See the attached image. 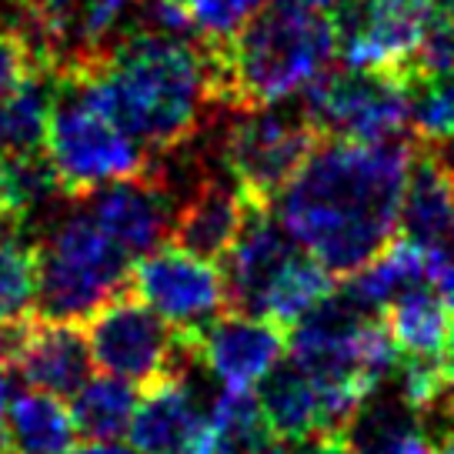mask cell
Here are the masks:
<instances>
[{
  "instance_id": "obj_13",
  "label": "cell",
  "mask_w": 454,
  "mask_h": 454,
  "mask_svg": "<svg viewBox=\"0 0 454 454\" xmlns=\"http://www.w3.org/2000/svg\"><path fill=\"white\" fill-rule=\"evenodd\" d=\"M198 334L200 368H207L224 387H254L287 355V327L257 314L224 311Z\"/></svg>"
},
{
  "instance_id": "obj_22",
  "label": "cell",
  "mask_w": 454,
  "mask_h": 454,
  "mask_svg": "<svg viewBox=\"0 0 454 454\" xmlns=\"http://www.w3.org/2000/svg\"><path fill=\"white\" fill-rule=\"evenodd\" d=\"M51 98L54 71L34 74L11 94H0V160L41 154Z\"/></svg>"
},
{
  "instance_id": "obj_6",
  "label": "cell",
  "mask_w": 454,
  "mask_h": 454,
  "mask_svg": "<svg viewBox=\"0 0 454 454\" xmlns=\"http://www.w3.org/2000/svg\"><path fill=\"white\" fill-rule=\"evenodd\" d=\"M84 338L104 374L144 391L168 378H187L200 364L198 334L168 325L130 287L87 314Z\"/></svg>"
},
{
  "instance_id": "obj_39",
  "label": "cell",
  "mask_w": 454,
  "mask_h": 454,
  "mask_svg": "<svg viewBox=\"0 0 454 454\" xmlns=\"http://www.w3.org/2000/svg\"><path fill=\"white\" fill-rule=\"evenodd\" d=\"M174 4H187V0H174Z\"/></svg>"
},
{
  "instance_id": "obj_25",
  "label": "cell",
  "mask_w": 454,
  "mask_h": 454,
  "mask_svg": "<svg viewBox=\"0 0 454 454\" xmlns=\"http://www.w3.org/2000/svg\"><path fill=\"white\" fill-rule=\"evenodd\" d=\"M408 130L418 144L454 154V71L408 77Z\"/></svg>"
},
{
  "instance_id": "obj_38",
  "label": "cell",
  "mask_w": 454,
  "mask_h": 454,
  "mask_svg": "<svg viewBox=\"0 0 454 454\" xmlns=\"http://www.w3.org/2000/svg\"><path fill=\"white\" fill-rule=\"evenodd\" d=\"M448 254L454 257V207H451V234H448Z\"/></svg>"
},
{
  "instance_id": "obj_16",
  "label": "cell",
  "mask_w": 454,
  "mask_h": 454,
  "mask_svg": "<svg viewBox=\"0 0 454 454\" xmlns=\"http://www.w3.org/2000/svg\"><path fill=\"white\" fill-rule=\"evenodd\" d=\"M90 348L84 338V321H60L47 314H30L24 348L14 361V374L34 391L54 397H74L90 378Z\"/></svg>"
},
{
  "instance_id": "obj_14",
  "label": "cell",
  "mask_w": 454,
  "mask_h": 454,
  "mask_svg": "<svg viewBox=\"0 0 454 454\" xmlns=\"http://www.w3.org/2000/svg\"><path fill=\"white\" fill-rule=\"evenodd\" d=\"M187 378L147 387L128 427L134 454H214V427Z\"/></svg>"
},
{
  "instance_id": "obj_1",
  "label": "cell",
  "mask_w": 454,
  "mask_h": 454,
  "mask_svg": "<svg viewBox=\"0 0 454 454\" xmlns=\"http://www.w3.org/2000/svg\"><path fill=\"white\" fill-rule=\"evenodd\" d=\"M414 137H321L274 200L287 234L334 278H351L397 234Z\"/></svg>"
},
{
  "instance_id": "obj_26",
  "label": "cell",
  "mask_w": 454,
  "mask_h": 454,
  "mask_svg": "<svg viewBox=\"0 0 454 454\" xmlns=\"http://www.w3.org/2000/svg\"><path fill=\"white\" fill-rule=\"evenodd\" d=\"M37 294V257L34 244L14 238L0 241V321L24 314Z\"/></svg>"
},
{
  "instance_id": "obj_19",
  "label": "cell",
  "mask_w": 454,
  "mask_h": 454,
  "mask_svg": "<svg viewBox=\"0 0 454 454\" xmlns=\"http://www.w3.org/2000/svg\"><path fill=\"white\" fill-rule=\"evenodd\" d=\"M257 401L274 438H331L321 387L291 355L264 374Z\"/></svg>"
},
{
  "instance_id": "obj_20",
  "label": "cell",
  "mask_w": 454,
  "mask_h": 454,
  "mask_svg": "<svg viewBox=\"0 0 454 454\" xmlns=\"http://www.w3.org/2000/svg\"><path fill=\"white\" fill-rule=\"evenodd\" d=\"M381 317L401 357H427V361L444 357L454 317L444 308L434 284H421V287L397 294L381 311Z\"/></svg>"
},
{
  "instance_id": "obj_17",
  "label": "cell",
  "mask_w": 454,
  "mask_h": 454,
  "mask_svg": "<svg viewBox=\"0 0 454 454\" xmlns=\"http://www.w3.org/2000/svg\"><path fill=\"white\" fill-rule=\"evenodd\" d=\"M451 207H454V157L414 141L408 187L401 198L397 214V234L421 244L427 251L448 254V234H451Z\"/></svg>"
},
{
  "instance_id": "obj_32",
  "label": "cell",
  "mask_w": 454,
  "mask_h": 454,
  "mask_svg": "<svg viewBox=\"0 0 454 454\" xmlns=\"http://www.w3.org/2000/svg\"><path fill=\"white\" fill-rule=\"evenodd\" d=\"M291 4H298L304 11H314V14H327L340 20L344 14H351L361 0H291Z\"/></svg>"
},
{
  "instance_id": "obj_27",
  "label": "cell",
  "mask_w": 454,
  "mask_h": 454,
  "mask_svg": "<svg viewBox=\"0 0 454 454\" xmlns=\"http://www.w3.org/2000/svg\"><path fill=\"white\" fill-rule=\"evenodd\" d=\"M268 0H187V17L194 24V34L207 43L234 41L264 7Z\"/></svg>"
},
{
  "instance_id": "obj_24",
  "label": "cell",
  "mask_w": 454,
  "mask_h": 454,
  "mask_svg": "<svg viewBox=\"0 0 454 454\" xmlns=\"http://www.w3.org/2000/svg\"><path fill=\"white\" fill-rule=\"evenodd\" d=\"M207 418L214 427V454H257L274 438L254 387H224L211 401Z\"/></svg>"
},
{
  "instance_id": "obj_37",
  "label": "cell",
  "mask_w": 454,
  "mask_h": 454,
  "mask_svg": "<svg viewBox=\"0 0 454 454\" xmlns=\"http://www.w3.org/2000/svg\"><path fill=\"white\" fill-rule=\"evenodd\" d=\"M395 454H438V451L431 448V441H427L425 434H418V438L404 441V444H401V448H397Z\"/></svg>"
},
{
  "instance_id": "obj_3",
  "label": "cell",
  "mask_w": 454,
  "mask_h": 454,
  "mask_svg": "<svg viewBox=\"0 0 454 454\" xmlns=\"http://www.w3.org/2000/svg\"><path fill=\"white\" fill-rule=\"evenodd\" d=\"M340 51L334 17L291 0H268L261 14L227 43H211L217 107L227 114L281 104L301 94Z\"/></svg>"
},
{
  "instance_id": "obj_35",
  "label": "cell",
  "mask_w": 454,
  "mask_h": 454,
  "mask_svg": "<svg viewBox=\"0 0 454 454\" xmlns=\"http://www.w3.org/2000/svg\"><path fill=\"white\" fill-rule=\"evenodd\" d=\"M7 401H11V371L0 364V438H7L4 434V418H7Z\"/></svg>"
},
{
  "instance_id": "obj_21",
  "label": "cell",
  "mask_w": 454,
  "mask_h": 454,
  "mask_svg": "<svg viewBox=\"0 0 454 454\" xmlns=\"http://www.w3.org/2000/svg\"><path fill=\"white\" fill-rule=\"evenodd\" d=\"M7 454H67L74 448L77 427L71 408L47 391H20L7 401L4 418Z\"/></svg>"
},
{
  "instance_id": "obj_11",
  "label": "cell",
  "mask_w": 454,
  "mask_h": 454,
  "mask_svg": "<svg viewBox=\"0 0 454 454\" xmlns=\"http://www.w3.org/2000/svg\"><path fill=\"white\" fill-rule=\"evenodd\" d=\"M87 200V217L111 238L130 261L164 247L170 238L174 211H177V191L151 168L141 177L114 181V184L94 191Z\"/></svg>"
},
{
  "instance_id": "obj_34",
  "label": "cell",
  "mask_w": 454,
  "mask_h": 454,
  "mask_svg": "<svg viewBox=\"0 0 454 454\" xmlns=\"http://www.w3.org/2000/svg\"><path fill=\"white\" fill-rule=\"evenodd\" d=\"M67 454H134V451L124 448V444H117V441H84V444L71 448Z\"/></svg>"
},
{
  "instance_id": "obj_12",
  "label": "cell",
  "mask_w": 454,
  "mask_h": 454,
  "mask_svg": "<svg viewBox=\"0 0 454 454\" xmlns=\"http://www.w3.org/2000/svg\"><path fill=\"white\" fill-rule=\"evenodd\" d=\"M301 251L304 247L287 234L274 207H251L221 268L227 284V311L261 317L270 287L281 281V274Z\"/></svg>"
},
{
  "instance_id": "obj_9",
  "label": "cell",
  "mask_w": 454,
  "mask_h": 454,
  "mask_svg": "<svg viewBox=\"0 0 454 454\" xmlns=\"http://www.w3.org/2000/svg\"><path fill=\"white\" fill-rule=\"evenodd\" d=\"M130 291L181 331H200L227 311V284L221 268L174 244L134 261Z\"/></svg>"
},
{
  "instance_id": "obj_7",
  "label": "cell",
  "mask_w": 454,
  "mask_h": 454,
  "mask_svg": "<svg viewBox=\"0 0 454 454\" xmlns=\"http://www.w3.org/2000/svg\"><path fill=\"white\" fill-rule=\"evenodd\" d=\"M321 141V130L301 107H251L238 111L221 137V168L251 207L274 200Z\"/></svg>"
},
{
  "instance_id": "obj_4",
  "label": "cell",
  "mask_w": 454,
  "mask_h": 454,
  "mask_svg": "<svg viewBox=\"0 0 454 454\" xmlns=\"http://www.w3.org/2000/svg\"><path fill=\"white\" fill-rule=\"evenodd\" d=\"M43 157L51 164L60 194L71 200H84L100 187L141 177L154 168V160L141 144L130 141L111 117H104L60 77H54V98L43 130Z\"/></svg>"
},
{
  "instance_id": "obj_33",
  "label": "cell",
  "mask_w": 454,
  "mask_h": 454,
  "mask_svg": "<svg viewBox=\"0 0 454 454\" xmlns=\"http://www.w3.org/2000/svg\"><path fill=\"white\" fill-rule=\"evenodd\" d=\"M434 291L441 294L444 308H448V311H451V317H454V257L451 254L441 261L438 274H434Z\"/></svg>"
},
{
  "instance_id": "obj_8",
  "label": "cell",
  "mask_w": 454,
  "mask_h": 454,
  "mask_svg": "<svg viewBox=\"0 0 454 454\" xmlns=\"http://www.w3.org/2000/svg\"><path fill=\"white\" fill-rule=\"evenodd\" d=\"M301 111L321 137L391 141L408 134V81L395 74L327 67L301 90Z\"/></svg>"
},
{
  "instance_id": "obj_18",
  "label": "cell",
  "mask_w": 454,
  "mask_h": 454,
  "mask_svg": "<svg viewBox=\"0 0 454 454\" xmlns=\"http://www.w3.org/2000/svg\"><path fill=\"white\" fill-rule=\"evenodd\" d=\"M444 257H448L444 251H427L421 244L397 234L381 254H374L364 268L355 270L340 284V291L361 308L381 314L397 294L421 287V284H434V274H438Z\"/></svg>"
},
{
  "instance_id": "obj_31",
  "label": "cell",
  "mask_w": 454,
  "mask_h": 454,
  "mask_svg": "<svg viewBox=\"0 0 454 454\" xmlns=\"http://www.w3.org/2000/svg\"><path fill=\"white\" fill-rule=\"evenodd\" d=\"M24 217L17 211V200L7 187V177H4V168H0V241H7V234L20 231Z\"/></svg>"
},
{
  "instance_id": "obj_28",
  "label": "cell",
  "mask_w": 454,
  "mask_h": 454,
  "mask_svg": "<svg viewBox=\"0 0 454 454\" xmlns=\"http://www.w3.org/2000/svg\"><path fill=\"white\" fill-rule=\"evenodd\" d=\"M448 71H454V0H434V17H431L427 37L414 60V74Z\"/></svg>"
},
{
  "instance_id": "obj_23",
  "label": "cell",
  "mask_w": 454,
  "mask_h": 454,
  "mask_svg": "<svg viewBox=\"0 0 454 454\" xmlns=\"http://www.w3.org/2000/svg\"><path fill=\"white\" fill-rule=\"evenodd\" d=\"M137 391L134 384L100 374V378H87L81 391L71 397V418L77 434L87 441H117L128 434L134 411H137Z\"/></svg>"
},
{
  "instance_id": "obj_2",
  "label": "cell",
  "mask_w": 454,
  "mask_h": 454,
  "mask_svg": "<svg viewBox=\"0 0 454 454\" xmlns=\"http://www.w3.org/2000/svg\"><path fill=\"white\" fill-rule=\"evenodd\" d=\"M137 141L151 160L177 154L217 107L211 43L128 27L74 71L54 74Z\"/></svg>"
},
{
  "instance_id": "obj_5",
  "label": "cell",
  "mask_w": 454,
  "mask_h": 454,
  "mask_svg": "<svg viewBox=\"0 0 454 454\" xmlns=\"http://www.w3.org/2000/svg\"><path fill=\"white\" fill-rule=\"evenodd\" d=\"M37 257V311L60 321H84L104 301L130 287V261L87 211L60 217L41 241Z\"/></svg>"
},
{
  "instance_id": "obj_15",
  "label": "cell",
  "mask_w": 454,
  "mask_h": 454,
  "mask_svg": "<svg viewBox=\"0 0 454 454\" xmlns=\"http://www.w3.org/2000/svg\"><path fill=\"white\" fill-rule=\"evenodd\" d=\"M247 214H251V204L244 200L238 184L227 177V170L224 177L200 170L187 184L184 198L177 200L168 244L217 264L234 247Z\"/></svg>"
},
{
  "instance_id": "obj_29",
  "label": "cell",
  "mask_w": 454,
  "mask_h": 454,
  "mask_svg": "<svg viewBox=\"0 0 454 454\" xmlns=\"http://www.w3.org/2000/svg\"><path fill=\"white\" fill-rule=\"evenodd\" d=\"M47 71L34 43L17 24H0V94H11L27 77Z\"/></svg>"
},
{
  "instance_id": "obj_36",
  "label": "cell",
  "mask_w": 454,
  "mask_h": 454,
  "mask_svg": "<svg viewBox=\"0 0 454 454\" xmlns=\"http://www.w3.org/2000/svg\"><path fill=\"white\" fill-rule=\"evenodd\" d=\"M444 381H448V395H454V327H451V338H448V348H444Z\"/></svg>"
},
{
  "instance_id": "obj_30",
  "label": "cell",
  "mask_w": 454,
  "mask_h": 454,
  "mask_svg": "<svg viewBox=\"0 0 454 454\" xmlns=\"http://www.w3.org/2000/svg\"><path fill=\"white\" fill-rule=\"evenodd\" d=\"M257 454H348L340 438H270Z\"/></svg>"
},
{
  "instance_id": "obj_10",
  "label": "cell",
  "mask_w": 454,
  "mask_h": 454,
  "mask_svg": "<svg viewBox=\"0 0 454 454\" xmlns=\"http://www.w3.org/2000/svg\"><path fill=\"white\" fill-rule=\"evenodd\" d=\"M434 17V0H361L338 20L344 67L408 81Z\"/></svg>"
}]
</instances>
